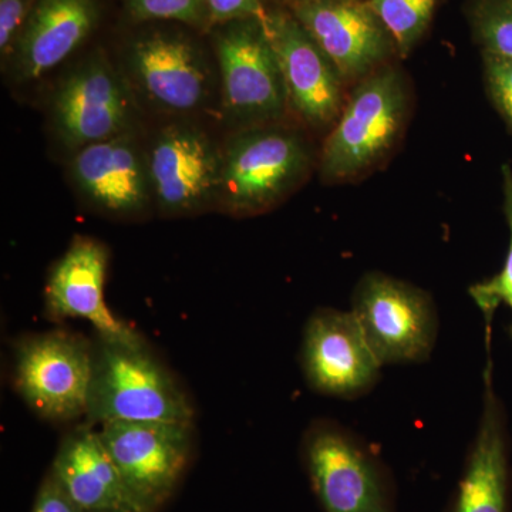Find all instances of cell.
I'll return each instance as SVG.
<instances>
[{
    "mask_svg": "<svg viewBox=\"0 0 512 512\" xmlns=\"http://www.w3.org/2000/svg\"><path fill=\"white\" fill-rule=\"evenodd\" d=\"M87 417L94 423H192L181 384L143 340L97 339Z\"/></svg>",
    "mask_w": 512,
    "mask_h": 512,
    "instance_id": "1",
    "label": "cell"
},
{
    "mask_svg": "<svg viewBox=\"0 0 512 512\" xmlns=\"http://www.w3.org/2000/svg\"><path fill=\"white\" fill-rule=\"evenodd\" d=\"M409 104L406 79L390 64L357 82L323 144V180L343 183L382 163L402 136Z\"/></svg>",
    "mask_w": 512,
    "mask_h": 512,
    "instance_id": "2",
    "label": "cell"
},
{
    "mask_svg": "<svg viewBox=\"0 0 512 512\" xmlns=\"http://www.w3.org/2000/svg\"><path fill=\"white\" fill-rule=\"evenodd\" d=\"M302 460L325 512H396L392 476L375 450L342 424L313 421Z\"/></svg>",
    "mask_w": 512,
    "mask_h": 512,
    "instance_id": "3",
    "label": "cell"
},
{
    "mask_svg": "<svg viewBox=\"0 0 512 512\" xmlns=\"http://www.w3.org/2000/svg\"><path fill=\"white\" fill-rule=\"evenodd\" d=\"M309 158L305 141L288 128L255 127L239 134L222 158V207L242 217L268 211L302 183Z\"/></svg>",
    "mask_w": 512,
    "mask_h": 512,
    "instance_id": "4",
    "label": "cell"
},
{
    "mask_svg": "<svg viewBox=\"0 0 512 512\" xmlns=\"http://www.w3.org/2000/svg\"><path fill=\"white\" fill-rule=\"evenodd\" d=\"M352 313L382 365L429 359L439 333L433 298L409 282L369 272L356 285Z\"/></svg>",
    "mask_w": 512,
    "mask_h": 512,
    "instance_id": "5",
    "label": "cell"
},
{
    "mask_svg": "<svg viewBox=\"0 0 512 512\" xmlns=\"http://www.w3.org/2000/svg\"><path fill=\"white\" fill-rule=\"evenodd\" d=\"M94 345L67 330L20 340L15 350V387L42 419L70 421L87 416L93 380Z\"/></svg>",
    "mask_w": 512,
    "mask_h": 512,
    "instance_id": "6",
    "label": "cell"
},
{
    "mask_svg": "<svg viewBox=\"0 0 512 512\" xmlns=\"http://www.w3.org/2000/svg\"><path fill=\"white\" fill-rule=\"evenodd\" d=\"M109 450L131 507L158 512L183 480L192 454V423H106Z\"/></svg>",
    "mask_w": 512,
    "mask_h": 512,
    "instance_id": "7",
    "label": "cell"
},
{
    "mask_svg": "<svg viewBox=\"0 0 512 512\" xmlns=\"http://www.w3.org/2000/svg\"><path fill=\"white\" fill-rule=\"evenodd\" d=\"M215 49L228 116L248 124L282 117L289 103L288 92L264 18L222 25Z\"/></svg>",
    "mask_w": 512,
    "mask_h": 512,
    "instance_id": "8",
    "label": "cell"
},
{
    "mask_svg": "<svg viewBox=\"0 0 512 512\" xmlns=\"http://www.w3.org/2000/svg\"><path fill=\"white\" fill-rule=\"evenodd\" d=\"M302 369L315 392L356 399L375 387L382 363L352 311L320 308L306 322Z\"/></svg>",
    "mask_w": 512,
    "mask_h": 512,
    "instance_id": "9",
    "label": "cell"
},
{
    "mask_svg": "<svg viewBox=\"0 0 512 512\" xmlns=\"http://www.w3.org/2000/svg\"><path fill=\"white\" fill-rule=\"evenodd\" d=\"M291 12L330 57L345 83L360 82L399 56L369 0H306Z\"/></svg>",
    "mask_w": 512,
    "mask_h": 512,
    "instance_id": "10",
    "label": "cell"
},
{
    "mask_svg": "<svg viewBox=\"0 0 512 512\" xmlns=\"http://www.w3.org/2000/svg\"><path fill=\"white\" fill-rule=\"evenodd\" d=\"M264 22L293 109L312 127L335 123L345 104L338 67L292 12H266Z\"/></svg>",
    "mask_w": 512,
    "mask_h": 512,
    "instance_id": "11",
    "label": "cell"
},
{
    "mask_svg": "<svg viewBox=\"0 0 512 512\" xmlns=\"http://www.w3.org/2000/svg\"><path fill=\"white\" fill-rule=\"evenodd\" d=\"M130 114L126 87L109 62L97 55L69 74L53 104L57 133L76 150L126 133Z\"/></svg>",
    "mask_w": 512,
    "mask_h": 512,
    "instance_id": "12",
    "label": "cell"
},
{
    "mask_svg": "<svg viewBox=\"0 0 512 512\" xmlns=\"http://www.w3.org/2000/svg\"><path fill=\"white\" fill-rule=\"evenodd\" d=\"M127 62L134 82L158 109L188 113L201 107L210 92L204 56L181 33L151 30L138 36Z\"/></svg>",
    "mask_w": 512,
    "mask_h": 512,
    "instance_id": "13",
    "label": "cell"
},
{
    "mask_svg": "<svg viewBox=\"0 0 512 512\" xmlns=\"http://www.w3.org/2000/svg\"><path fill=\"white\" fill-rule=\"evenodd\" d=\"M221 163L211 141L195 128L164 130L147 158L151 190L161 210L191 214L218 197Z\"/></svg>",
    "mask_w": 512,
    "mask_h": 512,
    "instance_id": "14",
    "label": "cell"
},
{
    "mask_svg": "<svg viewBox=\"0 0 512 512\" xmlns=\"http://www.w3.org/2000/svg\"><path fill=\"white\" fill-rule=\"evenodd\" d=\"M109 252L101 242L76 237L47 279L45 299L50 316L82 319L99 339L138 342L140 335L117 318L104 301Z\"/></svg>",
    "mask_w": 512,
    "mask_h": 512,
    "instance_id": "15",
    "label": "cell"
},
{
    "mask_svg": "<svg viewBox=\"0 0 512 512\" xmlns=\"http://www.w3.org/2000/svg\"><path fill=\"white\" fill-rule=\"evenodd\" d=\"M484 407L450 512H510V443L503 404L485 370Z\"/></svg>",
    "mask_w": 512,
    "mask_h": 512,
    "instance_id": "16",
    "label": "cell"
},
{
    "mask_svg": "<svg viewBox=\"0 0 512 512\" xmlns=\"http://www.w3.org/2000/svg\"><path fill=\"white\" fill-rule=\"evenodd\" d=\"M70 170L80 192L101 211L134 215L147 207V163L127 133L80 148Z\"/></svg>",
    "mask_w": 512,
    "mask_h": 512,
    "instance_id": "17",
    "label": "cell"
},
{
    "mask_svg": "<svg viewBox=\"0 0 512 512\" xmlns=\"http://www.w3.org/2000/svg\"><path fill=\"white\" fill-rule=\"evenodd\" d=\"M99 16L97 0H37L10 55L16 76L30 82L52 72L92 35Z\"/></svg>",
    "mask_w": 512,
    "mask_h": 512,
    "instance_id": "18",
    "label": "cell"
},
{
    "mask_svg": "<svg viewBox=\"0 0 512 512\" xmlns=\"http://www.w3.org/2000/svg\"><path fill=\"white\" fill-rule=\"evenodd\" d=\"M49 473L86 512L133 508L100 431L89 426L64 437Z\"/></svg>",
    "mask_w": 512,
    "mask_h": 512,
    "instance_id": "19",
    "label": "cell"
},
{
    "mask_svg": "<svg viewBox=\"0 0 512 512\" xmlns=\"http://www.w3.org/2000/svg\"><path fill=\"white\" fill-rule=\"evenodd\" d=\"M397 46L406 57L429 28L437 0H369Z\"/></svg>",
    "mask_w": 512,
    "mask_h": 512,
    "instance_id": "20",
    "label": "cell"
},
{
    "mask_svg": "<svg viewBox=\"0 0 512 512\" xmlns=\"http://www.w3.org/2000/svg\"><path fill=\"white\" fill-rule=\"evenodd\" d=\"M501 175H503L505 218L510 228V247H508L507 258H505L503 269L497 275L478 282L470 288V296L483 312L488 328L493 320L495 309L501 303H505L512 311V168L510 164H504L501 167ZM510 332L512 336V325Z\"/></svg>",
    "mask_w": 512,
    "mask_h": 512,
    "instance_id": "21",
    "label": "cell"
},
{
    "mask_svg": "<svg viewBox=\"0 0 512 512\" xmlns=\"http://www.w3.org/2000/svg\"><path fill=\"white\" fill-rule=\"evenodd\" d=\"M471 25L483 53L512 62V0H480L471 9Z\"/></svg>",
    "mask_w": 512,
    "mask_h": 512,
    "instance_id": "22",
    "label": "cell"
},
{
    "mask_svg": "<svg viewBox=\"0 0 512 512\" xmlns=\"http://www.w3.org/2000/svg\"><path fill=\"white\" fill-rule=\"evenodd\" d=\"M134 19L173 20L185 25L202 26L208 20L204 0H126Z\"/></svg>",
    "mask_w": 512,
    "mask_h": 512,
    "instance_id": "23",
    "label": "cell"
},
{
    "mask_svg": "<svg viewBox=\"0 0 512 512\" xmlns=\"http://www.w3.org/2000/svg\"><path fill=\"white\" fill-rule=\"evenodd\" d=\"M483 60L488 96L512 133V62L487 53Z\"/></svg>",
    "mask_w": 512,
    "mask_h": 512,
    "instance_id": "24",
    "label": "cell"
},
{
    "mask_svg": "<svg viewBox=\"0 0 512 512\" xmlns=\"http://www.w3.org/2000/svg\"><path fill=\"white\" fill-rule=\"evenodd\" d=\"M37 0H0V53L10 57Z\"/></svg>",
    "mask_w": 512,
    "mask_h": 512,
    "instance_id": "25",
    "label": "cell"
},
{
    "mask_svg": "<svg viewBox=\"0 0 512 512\" xmlns=\"http://www.w3.org/2000/svg\"><path fill=\"white\" fill-rule=\"evenodd\" d=\"M208 20L227 25L234 20L265 18L262 0H204Z\"/></svg>",
    "mask_w": 512,
    "mask_h": 512,
    "instance_id": "26",
    "label": "cell"
},
{
    "mask_svg": "<svg viewBox=\"0 0 512 512\" xmlns=\"http://www.w3.org/2000/svg\"><path fill=\"white\" fill-rule=\"evenodd\" d=\"M30 512H86L74 503L52 474H47Z\"/></svg>",
    "mask_w": 512,
    "mask_h": 512,
    "instance_id": "27",
    "label": "cell"
},
{
    "mask_svg": "<svg viewBox=\"0 0 512 512\" xmlns=\"http://www.w3.org/2000/svg\"><path fill=\"white\" fill-rule=\"evenodd\" d=\"M93 512H137V511H134L133 508L121 507V508H110V510H100V511H93Z\"/></svg>",
    "mask_w": 512,
    "mask_h": 512,
    "instance_id": "28",
    "label": "cell"
},
{
    "mask_svg": "<svg viewBox=\"0 0 512 512\" xmlns=\"http://www.w3.org/2000/svg\"><path fill=\"white\" fill-rule=\"evenodd\" d=\"M289 2L293 5V3L306 2V0H289Z\"/></svg>",
    "mask_w": 512,
    "mask_h": 512,
    "instance_id": "29",
    "label": "cell"
}]
</instances>
